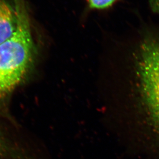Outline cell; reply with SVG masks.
<instances>
[{
  "label": "cell",
  "mask_w": 159,
  "mask_h": 159,
  "mask_svg": "<svg viewBox=\"0 0 159 159\" xmlns=\"http://www.w3.org/2000/svg\"><path fill=\"white\" fill-rule=\"evenodd\" d=\"M138 66L142 97L159 135V40L143 44Z\"/></svg>",
  "instance_id": "7a4b0ae2"
},
{
  "label": "cell",
  "mask_w": 159,
  "mask_h": 159,
  "mask_svg": "<svg viewBox=\"0 0 159 159\" xmlns=\"http://www.w3.org/2000/svg\"><path fill=\"white\" fill-rule=\"evenodd\" d=\"M17 27L0 44V97L11 93L23 79L33 60L35 46L24 5L16 0Z\"/></svg>",
  "instance_id": "6da1fadb"
},
{
  "label": "cell",
  "mask_w": 159,
  "mask_h": 159,
  "mask_svg": "<svg viewBox=\"0 0 159 159\" xmlns=\"http://www.w3.org/2000/svg\"><path fill=\"white\" fill-rule=\"evenodd\" d=\"M15 148L11 147L0 133V159H12L15 154Z\"/></svg>",
  "instance_id": "277c9868"
},
{
  "label": "cell",
  "mask_w": 159,
  "mask_h": 159,
  "mask_svg": "<svg viewBox=\"0 0 159 159\" xmlns=\"http://www.w3.org/2000/svg\"><path fill=\"white\" fill-rule=\"evenodd\" d=\"M115 0H89L90 6L93 8L103 9L111 6Z\"/></svg>",
  "instance_id": "5b68a950"
},
{
  "label": "cell",
  "mask_w": 159,
  "mask_h": 159,
  "mask_svg": "<svg viewBox=\"0 0 159 159\" xmlns=\"http://www.w3.org/2000/svg\"><path fill=\"white\" fill-rule=\"evenodd\" d=\"M151 2L153 9L159 12V0H151Z\"/></svg>",
  "instance_id": "8992f818"
},
{
  "label": "cell",
  "mask_w": 159,
  "mask_h": 159,
  "mask_svg": "<svg viewBox=\"0 0 159 159\" xmlns=\"http://www.w3.org/2000/svg\"><path fill=\"white\" fill-rule=\"evenodd\" d=\"M15 9L4 0H0V44L9 39L17 27Z\"/></svg>",
  "instance_id": "3957f363"
}]
</instances>
